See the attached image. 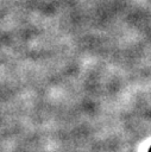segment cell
Masks as SVG:
<instances>
[{
  "mask_svg": "<svg viewBox=\"0 0 151 152\" xmlns=\"http://www.w3.org/2000/svg\"><path fill=\"white\" fill-rule=\"evenodd\" d=\"M149 152H151V148H150V151H149Z\"/></svg>",
  "mask_w": 151,
  "mask_h": 152,
  "instance_id": "cell-1",
  "label": "cell"
}]
</instances>
